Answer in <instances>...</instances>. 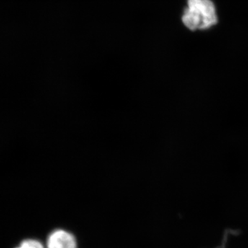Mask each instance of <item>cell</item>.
<instances>
[{
  "label": "cell",
  "mask_w": 248,
  "mask_h": 248,
  "mask_svg": "<svg viewBox=\"0 0 248 248\" xmlns=\"http://www.w3.org/2000/svg\"><path fill=\"white\" fill-rule=\"evenodd\" d=\"M47 248H77L76 238L71 233L58 230L50 233L47 240Z\"/></svg>",
  "instance_id": "obj_1"
},
{
  "label": "cell",
  "mask_w": 248,
  "mask_h": 248,
  "mask_svg": "<svg viewBox=\"0 0 248 248\" xmlns=\"http://www.w3.org/2000/svg\"><path fill=\"white\" fill-rule=\"evenodd\" d=\"M182 21L186 27L188 28L191 31H195L200 29L202 16L199 13L187 8L183 16Z\"/></svg>",
  "instance_id": "obj_2"
},
{
  "label": "cell",
  "mask_w": 248,
  "mask_h": 248,
  "mask_svg": "<svg viewBox=\"0 0 248 248\" xmlns=\"http://www.w3.org/2000/svg\"><path fill=\"white\" fill-rule=\"evenodd\" d=\"M16 248H45L40 241L34 239H27L23 241L19 246Z\"/></svg>",
  "instance_id": "obj_3"
}]
</instances>
